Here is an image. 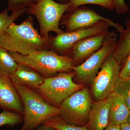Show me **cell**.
<instances>
[{
  "instance_id": "7a4b0ae2",
  "label": "cell",
  "mask_w": 130,
  "mask_h": 130,
  "mask_svg": "<svg viewBox=\"0 0 130 130\" xmlns=\"http://www.w3.org/2000/svg\"><path fill=\"white\" fill-rule=\"evenodd\" d=\"M14 85L23 107V124L21 130H35L49 119L59 115V108L49 104L36 90Z\"/></svg>"
},
{
  "instance_id": "4316f807",
  "label": "cell",
  "mask_w": 130,
  "mask_h": 130,
  "mask_svg": "<svg viewBox=\"0 0 130 130\" xmlns=\"http://www.w3.org/2000/svg\"><path fill=\"white\" fill-rule=\"evenodd\" d=\"M120 130H130V123L126 122L121 124Z\"/></svg>"
},
{
  "instance_id": "484cf974",
  "label": "cell",
  "mask_w": 130,
  "mask_h": 130,
  "mask_svg": "<svg viewBox=\"0 0 130 130\" xmlns=\"http://www.w3.org/2000/svg\"><path fill=\"white\" fill-rule=\"evenodd\" d=\"M104 130H120V125L108 124Z\"/></svg>"
},
{
  "instance_id": "ac0fdd59",
  "label": "cell",
  "mask_w": 130,
  "mask_h": 130,
  "mask_svg": "<svg viewBox=\"0 0 130 130\" xmlns=\"http://www.w3.org/2000/svg\"><path fill=\"white\" fill-rule=\"evenodd\" d=\"M113 92L120 96L130 110V76L120 77L115 87Z\"/></svg>"
},
{
  "instance_id": "cb8c5ba5",
  "label": "cell",
  "mask_w": 130,
  "mask_h": 130,
  "mask_svg": "<svg viewBox=\"0 0 130 130\" xmlns=\"http://www.w3.org/2000/svg\"><path fill=\"white\" fill-rule=\"evenodd\" d=\"M114 5L115 9L118 14H123L128 12L129 11V6L124 0H112Z\"/></svg>"
},
{
  "instance_id": "4fadbf2b",
  "label": "cell",
  "mask_w": 130,
  "mask_h": 130,
  "mask_svg": "<svg viewBox=\"0 0 130 130\" xmlns=\"http://www.w3.org/2000/svg\"><path fill=\"white\" fill-rule=\"evenodd\" d=\"M14 85H22L36 90L44 78L35 69L27 65L18 64L15 71L9 76Z\"/></svg>"
},
{
  "instance_id": "d6986e66",
  "label": "cell",
  "mask_w": 130,
  "mask_h": 130,
  "mask_svg": "<svg viewBox=\"0 0 130 130\" xmlns=\"http://www.w3.org/2000/svg\"><path fill=\"white\" fill-rule=\"evenodd\" d=\"M9 10L8 8L0 13V37L6 30L9 25L23 14L25 9L12 12L10 15L8 14Z\"/></svg>"
},
{
  "instance_id": "8fae6325",
  "label": "cell",
  "mask_w": 130,
  "mask_h": 130,
  "mask_svg": "<svg viewBox=\"0 0 130 130\" xmlns=\"http://www.w3.org/2000/svg\"><path fill=\"white\" fill-rule=\"evenodd\" d=\"M108 33L89 37L78 42L65 56L72 59L74 66L81 64L101 47Z\"/></svg>"
},
{
  "instance_id": "30bf717a",
  "label": "cell",
  "mask_w": 130,
  "mask_h": 130,
  "mask_svg": "<svg viewBox=\"0 0 130 130\" xmlns=\"http://www.w3.org/2000/svg\"><path fill=\"white\" fill-rule=\"evenodd\" d=\"M67 12L62 16L59 24L65 27L66 32H72L90 27L102 21L113 22L86 7H77Z\"/></svg>"
},
{
  "instance_id": "7c38bea8",
  "label": "cell",
  "mask_w": 130,
  "mask_h": 130,
  "mask_svg": "<svg viewBox=\"0 0 130 130\" xmlns=\"http://www.w3.org/2000/svg\"><path fill=\"white\" fill-rule=\"evenodd\" d=\"M0 108L23 115V107L10 76L0 71Z\"/></svg>"
},
{
  "instance_id": "2e32d148",
  "label": "cell",
  "mask_w": 130,
  "mask_h": 130,
  "mask_svg": "<svg viewBox=\"0 0 130 130\" xmlns=\"http://www.w3.org/2000/svg\"><path fill=\"white\" fill-rule=\"evenodd\" d=\"M130 53V18L126 20V29L120 33L113 54L117 62L121 66Z\"/></svg>"
},
{
  "instance_id": "f1b7e54d",
  "label": "cell",
  "mask_w": 130,
  "mask_h": 130,
  "mask_svg": "<svg viewBox=\"0 0 130 130\" xmlns=\"http://www.w3.org/2000/svg\"><path fill=\"white\" fill-rule=\"evenodd\" d=\"M59 1L63 2H64L65 3H68L70 2V0H58Z\"/></svg>"
},
{
  "instance_id": "9a60e30c",
  "label": "cell",
  "mask_w": 130,
  "mask_h": 130,
  "mask_svg": "<svg viewBox=\"0 0 130 130\" xmlns=\"http://www.w3.org/2000/svg\"><path fill=\"white\" fill-rule=\"evenodd\" d=\"M106 99L109 105V124L120 125L126 122L130 110L122 98L113 92Z\"/></svg>"
},
{
  "instance_id": "277c9868",
  "label": "cell",
  "mask_w": 130,
  "mask_h": 130,
  "mask_svg": "<svg viewBox=\"0 0 130 130\" xmlns=\"http://www.w3.org/2000/svg\"><path fill=\"white\" fill-rule=\"evenodd\" d=\"M70 2L60 3L54 0H38L26 9L28 14L35 16L39 23L42 37H48L50 32L57 35L63 32L60 22L65 13L69 10Z\"/></svg>"
},
{
  "instance_id": "44dd1931",
  "label": "cell",
  "mask_w": 130,
  "mask_h": 130,
  "mask_svg": "<svg viewBox=\"0 0 130 130\" xmlns=\"http://www.w3.org/2000/svg\"><path fill=\"white\" fill-rule=\"evenodd\" d=\"M70 6L68 11L86 4L98 5L111 11L115 9L112 0H70Z\"/></svg>"
},
{
  "instance_id": "52a82bcc",
  "label": "cell",
  "mask_w": 130,
  "mask_h": 130,
  "mask_svg": "<svg viewBox=\"0 0 130 130\" xmlns=\"http://www.w3.org/2000/svg\"><path fill=\"white\" fill-rule=\"evenodd\" d=\"M92 104L89 91L83 88L61 102L59 116L68 124L85 126L88 123Z\"/></svg>"
},
{
  "instance_id": "9c48e42d",
  "label": "cell",
  "mask_w": 130,
  "mask_h": 130,
  "mask_svg": "<svg viewBox=\"0 0 130 130\" xmlns=\"http://www.w3.org/2000/svg\"><path fill=\"white\" fill-rule=\"evenodd\" d=\"M121 66L114 57L113 53L107 56L91 83L93 97L96 101L105 100L113 92L120 77Z\"/></svg>"
},
{
  "instance_id": "83f0119b",
  "label": "cell",
  "mask_w": 130,
  "mask_h": 130,
  "mask_svg": "<svg viewBox=\"0 0 130 130\" xmlns=\"http://www.w3.org/2000/svg\"><path fill=\"white\" fill-rule=\"evenodd\" d=\"M56 130L54 128H51V127H48V126H45L43 125V126L37 129L36 130Z\"/></svg>"
},
{
  "instance_id": "ba28073f",
  "label": "cell",
  "mask_w": 130,
  "mask_h": 130,
  "mask_svg": "<svg viewBox=\"0 0 130 130\" xmlns=\"http://www.w3.org/2000/svg\"><path fill=\"white\" fill-rule=\"evenodd\" d=\"M118 40L116 32L114 31H109L102 46L99 50L81 64L73 68V71L76 73V78L83 83L91 84L104 61L113 52Z\"/></svg>"
},
{
  "instance_id": "7402d4cb",
  "label": "cell",
  "mask_w": 130,
  "mask_h": 130,
  "mask_svg": "<svg viewBox=\"0 0 130 130\" xmlns=\"http://www.w3.org/2000/svg\"><path fill=\"white\" fill-rule=\"evenodd\" d=\"M22 115L15 112L3 110L0 113V128L5 125H14L23 120Z\"/></svg>"
},
{
  "instance_id": "5b68a950",
  "label": "cell",
  "mask_w": 130,
  "mask_h": 130,
  "mask_svg": "<svg viewBox=\"0 0 130 130\" xmlns=\"http://www.w3.org/2000/svg\"><path fill=\"white\" fill-rule=\"evenodd\" d=\"M74 71L59 73L57 75L44 78L36 91L49 104L59 107L65 99L84 88V85L77 84L73 80Z\"/></svg>"
},
{
  "instance_id": "8992f818",
  "label": "cell",
  "mask_w": 130,
  "mask_h": 130,
  "mask_svg": "<svg viewBox=\"0 0 130 130\" xmlns=\"http://www.w3.org/2000/svg\"><path fill=\"white\" fill-rule=\"evenodd\" d=\"M110 26L116 28V31L120 33L124 30V27L120 24L102 21L88 28L72 32L64 31L55 36L49 35L50 49L58 54L65 55L78 42L89 37L108 33Z\"/></svg>"
},
{
  "instance_id": "f546056e",
  "label": "cell",
  "mask_w": 130,
  "mask_h": 130,
  "mask_svg": "<svg viewBox=\"0 0 130 130\" xmlns=\"http://www.w3.org/2000/svg\"><path fill=\"white\" fill-rule=\"evenodd\" d=\"M126 122L130 123V115H129L128 119H127V121H126Z\"/></svg>"
},
{
  "instance_id": "e0dca14e",
  "label": "cell",
  "mask_w": 130,
  "mask_h": 130,
  "mask_svg": "<svg viewBox=\"0 0 130 130\" xmlns=\"http://www.w3.org/2000/svg\"><path fill=\"white\" fill-rule=\"evenodd\" d=\"M18 64L9 52L0 45V71L11 76L15 71Z\"/></svg>"
},
{
  "instance_id": "6da1fadb",
  "label": "cell",
  "mask_w": 130,
  "mask_h": 130,
  "mask_svg": "<svg viewBox=\"0 0 130 130\" xmlns=\"http://www.w3.org/2000/svg\"><path fill=\"white\" fill-rule=\"evenodd\" d=\"M0 45L9 52L27 55L37 51L50 50L49 36L42 37L28 17L21 24H10L0 37Z\"/></svg>"
},
{
  "instance_id": "ffe728a7",
  "label": "cell",
  "mask_w": 130,
  "mask_h": 130,
  "mask_svg": "<svg viewBox=\"0 0 130 130\" xmlns=\"http://www.w3.org/2000/svg\"><path fill=\"white\" fill-rule=\"evenodd\" d=\"M43 125L56 130H88L85 126H78L68 124L59 116L51 118Z\"/></svg>"
},
{
  "instance_id": "5bb4252c",
  "label": "cell",
  "mask_w": 130,
  "mask_h": 130,
  "mask_svg": "<svg viewBox=\"0 0 130 130\" xmlns=\"http://www.w3.org/2000/svg\"><path fill=\"white\" fill-rule=\"evenodd\" d=\"M109 124V105L106 100L93 103L85 126L88 130H104Z\"/></svg>"
},
{
  "instance_id": "3957f363",
  "label": "cell",
  "mask_w": 130,
  "mask_h": 130,
  "mask_svg": "<svg viewBox=\"0 0 130 130\" xmlns=\"http://www.w3.org/2000/svg\"><path fill=\"white\" fill-rule=\"evenodd\" d=\"M8 52L18 64L32 68L44 78L55 76L59 73L73 71L74 66L72 59L58 54L51 50L37 51L27 55Z\"/></svg>"
},
{
  "instance_id": "d4e9b609",
  "label": "cell",
  "mask_w": 130,
  "mask_h": 130,
  "mask_svg": "<svg viewBox=\"0 0 130 130\" xmlns=\"http://www.w3.org/2000/svg\"><path fill=\"white\" fill-rule=\"evenodd\" d=\"M121 67L120 77H128L130 76V53L126 56Z\"/></svg>"
},
{
  "instance_id": "603a6c76",
  "label": "cell",
  "mask_w": 130,
  "mask_h": 130,
  "mask_svg": "<svg viewBox=\"0 0 130 130\" xmlns=\"http://www.w3.org/2000/svg\"><path fill=\"white\" fill-rule=\"evenodd\" d=\"M38 0H8V9L12 12L25 9L36 3Z\"/></svg>"
}]
</instances>
